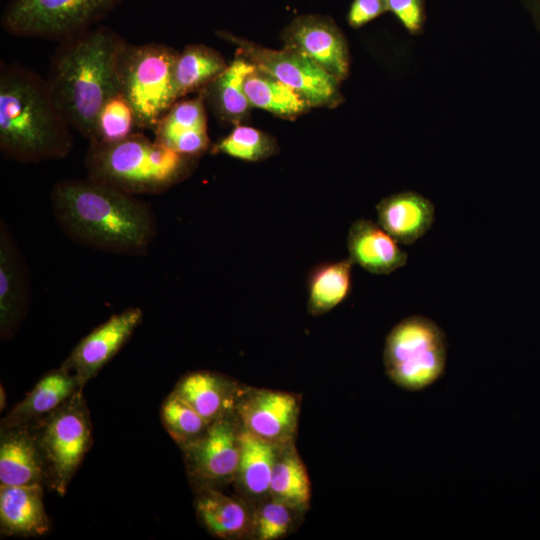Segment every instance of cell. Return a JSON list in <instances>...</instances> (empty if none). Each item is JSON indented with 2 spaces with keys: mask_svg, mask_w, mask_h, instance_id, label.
I'll return each instance as SVG.
<instances>
[{
  "mask_svg": "<svg viewBox=\"0 0 540 540\" xmlns=\"http://www.w3.org/2000/svg\"><path fill=\"white\" fill-rule=\"evenodd\" d=\"M160 415L164 428L180 448L198 439L211 424L174 391L163 401Z\"/></svg>",
  "mask_w": 540,
  "mask_h": 540,
  "instance_id": "obj_29",
  "label": "cell"
},
{
  "mask_svg": "<svg viewBox=\"0 0 540 540\" xmlns=\"http://www.w3.org/2000/svg\"><path fill=\"white\" fill-rule=\"evenodd\" d=\"M353 264L348 257L335 262L320 263L310 270L307 279V308L310 314L323 315L349 296Z\"/></svg>",
  "mask_w": 540,
  "mask_h": 540,
  "instance_id": "obj_25",
  "label": "cell"
},
{
  "mask_svg": "<svg viewBox=\"0 0 540 540\" xmlns=\"http://www.w3.org/2000/svg\"><path fill=\"white\" fill-rule=\"evenodd\" d=\"M235 413L243 429L267 442L284 446L292 443L296 432L299 399L283 391H240Z\"/></svg>",
  "mask_w": 540,
  "mask_h": 540,
  "instance_id": "obj_11",
  "label": "cell"
},
{
  "mask_svg": "<svg viewBox=\"0 0 540 540\" xmlns=\"http://www.w3.org/2000/svg\"><path fill=\"white\" fill-rule=\"evenodd\" d=\"M128 41L109 26L97 25L58 43L47 82L73 131L91 141L98 113L119 91V66Z\"/></svg>",
  "mask_w": 540,
  "mask_h": 540,
  "instance_id": "obj_2",
  "label": "cell"
},
{
  "mask_svg": "<svg viewBox=\"0 0 540 540\" xmlns=\"http://www.w3.org/2000/svg\"><path fill=\"white\" fill-rule=\"evenodd\" d=\"M44 485L0 486L1 535L32 537L46 534L50 522L44 506Z\"/></svg>",
  "mask_w": 540,
  "mask_h": 540,
  "instance_id": "obj_18",
  "label": "cell"
},
{
  "mask_svg": "<svg viewBox=\"0 0 540 540\" xmlns=\"http://www.w3.org/2000/svg\"><path fill=\"white\" fill-rule=\"evenodd\" d=\"M285 47L294 49L341 80L348 73V51L343 35L327 17L303 15L284 31Z\"/></svg>",
  "mask_w": 540,
  "mask_h": 540,
  "instance_id": "obj_13",
  "label": "cell"
},
{
  "mask_svg": "<svg viewBox=\"0 0 540 540\" xmlns=\"http://www.w3.org/2000/svg\"><path fill=\"white\" fill-rule=\"evenodd\" d=\"M143 311L129 307L83 337L61 365L84 386L117 354L141 324Z\"/></svg>",
  "mask_w": 540,
  "mask_h": 540,
  "instance_id": "obj_12",
  "label": "cell"
},
{
  "mask_svg": "<svg viewBox=\"0 0 540 540\" xmlns=\"http://www.w3.org/2000/svg\"><path fill=\"white\" fill-rule=\"evenodd\" d=\"M294 509L273 499L266 500L253 516L254 536L259 540H276L292 529Z\"/></svg>",
  "mask_w": 540,
  "mask_h": 540,
  "instance_id": "obj_32",
  "label": "cell"
},
{
  "mask_svg": "<svg viewBox=\"0 0 540 540\" xmlns=\"http://www.w3.org/2000/svg\"><path fill=\"white\" fill-rule=\"evenodd\" d=\"M30 299L27 263L6 223L0 222V334L14 335L24 319Z\"/></svg>",
  "mask_w": 540,
  "mask_h": 540,
  "instance_id": "obj_14",
  "label": "cell"
},
{
  "mask_svg": "<svg viewBox=\"0 0 540 540\" xmlns=\"http://www.w3.org/2000/svg\"><path fill=\"white\" fill-rule=\"evenodd\" d=\"M154 140L185 156L197 158L208 150L210 139L204 98L178 100L159 120Z\"/></svg>",
  "mask_w": 540,
  "mask_h": 540,
  "instance_id": "obj_16",
  "label": "cell"
},
{
  "mask_svg": "<svg viewBox=\"0 0 540 540\" xmlns=\"http://www.w3.org/2000/svg\"><path fill=\"white\" fill-rule=\"evenodd\" d=\"M447 344L442 329L423 316L400 321L388 334L383 359L389 378L399 387L417 391L443 373Z\"/></svg>",
  "mask_w": 540,
  "mask_h": 540,
  "instance_id": "obj_8",
  "label": "cell"
},
{
  "mask_svg": "<svg viewBox=\"0 0 540 540\" xmlns=\"http://www.w3.org/2000/svg\"><path fill=\"white\" fill-rule=\"evenodd\" d=\"M378 224L398 243L410 245L432 226L435 208L416 192H400L382 199L376 206Z\"/></svg>",
  "mask_w": 540,
  "mask_h": 540,
  "instance_id": "obj_19",
  "label": "cell"
},
{
  "mask_svg": "<svg viewBox=\"0 0 540 540\" xmlns=\"http://www.w3.org/2000/svg\"><path fill=\"white\" fill-rule=\"evenodd\" d=\"M239 442L240 459L236 479L242 490L256 499L269 495L272 472L283 446L267 442L241 426Z\"/></svg>",
  "mask_w": 540,
  "mask_h": 540,
  "instance_id": "obj_24",
  "label": "cell"
},
{
  "mask_svg": "<svg viewBox=\"0 0 540 540\" xmlns=\"http://www.w3.org/2000/svg\"><path fill=\"white\" fill-rule=\"evenodd\" d=\"M195 159L134 132L118 142H89L84 166L92 179L132 195H155L184 180Z\"/></svg>",
  "mask_w": 540,
  "mask_h": 540,
  "instance_id": "obj_4",
  "label": "cell"
},
{
  "mask_svg": "<svg viewBox=\"0 0 540 540\" xmlns=\"http://www.w3.org/2000/svg\"><path fill=\"white\" fill-rule=\"evenodd\" d=\"M32 424L44 459V484L63 496L92 444V423L83 389Z\"/></svg>",
  "mask_w": 540,
  "mask_h": 540,
  "instance_id": "obj_7",
  "label": "cell"
},
{
  "mask_svg": "<svg viewBox=\"0 0 540 540\" xmlns=\"http://www.w3.org/2000/svg\"><path fill=\"white\" fill-rule=\"evenodd\" d=\"M0 432V486L44 485L45 465L34 424Z\"/></svg>",
  "mask_w": 540,
  "mask_h": 540,
  "instance_id": "obj_15",
  "label": "cell"
},
{
  "mask_svg": "<svg viewBox=\"0 0 540 540\" xmlns=\"http://www.w3.org/2000/svg\"><path fill=\"white\" fill-rule=\"evenodd\" d=\"M349 258L364 270L387 275L404 266L408 255L378 222L355 221L348 233Z\"/></svg>",
  "mask_w": 540,
  "mask_h": 540,
  "instance_id": "obj_17",
  "label": "cell"
},
{
  "mask_svg": "<svg viewBox=\"0 0 540 540\" xmlns=\"http://www.w3.org/2000/svg\"><path fill=\"white\" fill-rule=\"evenodd\" d=\"M73 129L56 104L46 78L18 64L0 62V151L18 163L65 158Z\"/></svg>",
  "mask_w": 540,
  "mask_h": 540,
  "instance_id": "obj_3",
  "label": "cell"
},
{
  "mask_svg": "<svg viewBox=\"0 0 540 540\" xmlns=\"http://www.w3.org/2000/svg\"><path fill=\"white\" fill-rule=\"evenodd\" d=\"M50 201L61 231L84 247L142 256L157 237L156 215L147 202L88 176L59 181Z\"/></svg>",
  "mask_w": 540,
  "mask_h": 540,
  "instance_id": "obj_1",
  "label": "cell"
},
{
  "mask_svg": "<svg viewBox=\"0 0 540 540\" xmlns=\"http://www.w3.org/2000/svg\"><path fill=\"white\" fill-rule=\"evenodd\" d=\"M136 127L133 108L118 91L103 103L96 119L94 136L89 142H118L133 134Z\"/></svg>",
  "mask_w": 540,
  "mask_h": 540,
  "instance_id": "obj_30",
  "label": "cell"
},
{
  "mask_svg": "<svg viewBox=\"0 0 540 540\" xmlns=\"http://www.w3.org/2000/svg\"><path fill=\"white\" fill-rule=\"evenodd\" d=\"M0 394H1V410H2L3 407H4L3 403L5 404V402H6L5 396L3 397V395H4V390H3V387H2V386H1V392H0Z\"/></svg>",
  "mask_w": 540,
  "mask_h": 540,
  "instance_id": "obj_35",
  "label": "cell"
},
{
  "mask_svg": "<svg viewBox=\"0 0 540 540\" xmlns=\"http://www.w3.org/2000/svg\"><path fill=\"white\" fill-rule=\"evenodd\" d=\"M388 10L387 0H354L349 11L348 21L359 27Z\"/></svg>",
  "mask_w": 540,
  "mask_h": 540,
  "instance_id": "obj_33",
  "label": "cell"
},
{
  "mask_svg": "<svg viewBox=\"0 0 540 540\" xmlns=\"http://www.w3.org/2000/svg\"><path fill=\"white\" fill-rule=\"evenodd\" d=\"M236 413L217 419L195 441L182 447L187 472L198 489L236 479L240 425Z\"/></svg>",
  "mask_w": 540,
  "mask_h": 540,
  "instance_id": "obj_10",
  "label": "cell"
},
{
  "mask_svg": "<svg viewBox=\"0 0 540 540\" xmlns=\"http://www.w3.org/2000/svg\"><path fill=\"white\" fill-rule=\"evenodd\" d=\"M255 66L238 55L206 87L203 98L211 105L216 115L227 122L238 124L252 107L245 93L244 82Z\"/></svg>",
  "mask_w": 540,
  "mask_h": 540,
  "instance_id": "obj_23",
  "label": "cell"
},
{
  "mask_svg": "<svg viewBox=\"0 0 540 540\" xmlns=\"http://www.w3.org/2000/svg\"><path fill=\"white\" fill-rule=\"evenodd\" d=\"M244 89L252 107L269 111L278 116H297L311 107L291 87L256 67L247 75Z\"/></svg>",
  "mask_w": 540,
  "mask_h": 540,
  "instance_id": "obj_28",
  "label": "cell"
},
{
  "mask_svg": "<svg viewBox=\"0 0 540 540\" xmlns=\"http://www.w3.org/2000/svg\"><path fill=\"white\" fill-rule=\"evenodd\" d=\"M122 0H9L0 25L13 37L60 43L97 26Z\"/></svg>",
  "mask_w": 540,
  "mask_h": 540,
  "instance_id": "obj_6",
  "label": "cell"
},
{
  "mask_svg": "<svg viewBox=\"0 0 540 540\" xmlns=\"http://www.w3.org/2000/svg\"><path fill=\"white\" fill-rule=\"evenodd\" d=\"M173 391L209 422L235 412L240 393L229 378L206 370L184 375Z\"/></svg>",
  "mask_w": 540,
  "mask_h": 540,
  "instance_id": "obj_21",
  "label": "cell"
},
{
  "mask_svg": "<svg viewBox=\"0 0 540 540\" xmlns=\"http://www.w3.org/2000/svg\"><path fill=\"white\" fill-rule=\"evenodd\" d=\"M178 52L163 43H128L119 66V91L131 104L138 128L153 131L178 101L173 84Z\"/></svg>",
  "mask_w": 540,
  "mask_h": 540,
  "instance_id": "obj_5",
  "label": "cell"
},
{
  "mask_svg": "<svg viewBox=\"0 0 540 540\" xmlns=\"http://www.w3.org/2000/svg\"><path fill=\"white\" fill-rule=\"evenodd\" d=\"M269 496L295 511L308 508L311 497L310 480L292 443L280 449L272 472Z\"/></svg>",
  "mask_w": 540,
  "mask_h": 540,
  "instance_id": "obj_27",
  "label": "cell"
},
{
  "mask_svg": "<svg viewBox=\"0 0 540 540\" xmlns=\"http://www.w3.org/2000/svg\"><path fill=\"white\" fill-rule=\"evenodd\" d=\"M227 64L216 50L202 44L187 45L178 52L173 72V84L178 100L203 89L214 80Z\"/></svg>",
  "mask_w": 540,
  "mask_h": 540,
  "instance_id": "obj_26",
  "label": "cell"
},
{
  "mask_svg": "<svg viewBox=\"0 0 540 540\" xmlns=\"http://www.w3.org/2000/svg\"><path fill=\"white\" fill-rule=\"evenodd\" d=\"M211 152L255 162L274 155L277 152V145L264 132L253 127L237 125L229 135L213 146Z\"/></svg>",
  "mask_w": 540,
  "mask_h": 540,
  "instance_id": "obj_31",
  "label": "cell"
},
{
  "mask_svg": "<svg viewBox=\"0 0 540 540\" xmlns=\"http://www.w3.org/2000/svg\"><path fill=\"white\" fill-rule=\"evenodd\" d=\"M83 389L76 377L62 366L46 373L1 420L0 428L32 424L60 407Z\"/></svg>",
  "mask_w": 540,
  "mask_h": 540,
  "instance_id": "obj_20",
  "label": "cell"
},
{
  "mask_svg": "<svg viewBox=\"0 0 540 540\" xmlns=\"http://www.w3.org/2000/svg\"><path fill=\"white\" fill-rule=\"evenodd\" d=\"M195 507L199 521L215 537L236 539L252 531L253 517L246 505L216 487L197 489Z\"/></svg>",
  "mask_w": 540,
  "mask_h": 540,
  "instance_id": "obj_22",
  "label": "cell"
},
{
  "mask_svg": "<svg viewBox=\"0 0 540 540\" xmlns=\"http://www.w3.org/2000/svg\"><path fill=\"white\" fill-rule=\"evenodd\" d=\"M219 36L237 44L238 55L291 87L311 107L333 106L340 101V80L304 54L288 47L281 50L264 48L226 32H219Z\"/></svg>",
  "mask_w": 540,
  "mask_h": 540,
  "instance_id": "obj_9",
  "label": "cell"
},
{
  "mask_svg": "<svg viewBox=\"0 0 540 540\" xmlns=\"http://www.w3.org/2000/svg\"><path fill=\"white\" fill-rule=\"evenodd\" d=\"M387 7L408 30L416 31L420 27L421 8L419 0H387Z\"/></svg>",
  "mask_w": 540,
  "mask_h": 540,
  "instance_id": "obj_34",
  "label": "cell"
}]
</instances>
